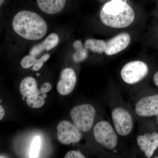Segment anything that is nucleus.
Masks as SVG:
<instances>
[{"label": "nucleus", "instance_id": "nucleus-9", "mask_svg": "<svg viewBox=\"0 0 158 158\" xmlns=\"http://www.w3.org/2000/svg\"><path fill=\"white\" fill-rule=\"evenodd\" d=\"M77 83V76L72 69L67 68L62 70L57 85V90L61 95H67L73 91Z\"/></svg>", "mask_w": 158, "mask_h": 158}, {"label": "nucleus", "instance_id": "nucleus-12", "mask_svg": "<svg viewBox=\"0 0 158 158\" xmlns=\"http://www.w3.org/2000/svg\"><path fill=\"white\" fill-rule=\"evenodd\" d=\"M59 42L58 35L55 33H52L46 37L44 41L33 47L30 51V54L36 57L45 50L49 51L54 48L56 46Z\"/></svg>", "mask_w": 158, "mask_h": 158}, {"label": "nucleus", "instance_id": "nucleus-24", "mask_svg": "<svg viewBox=\"0 0 158 158\" xmlns=\"http://www.w3.org/2000/svg\"><path fill=\"white\" fill-rule=\"evenodd\" d=\"M153 81L156 86L158 87V71L154 75Z\"/></svg>", "mask_w": 158, "mask_h": 158}, {"label": "nucleus", "instance_id": "nucleus-4", "mask_svg": "<svg viewBox=\"0 0 158 158\" xmlns=\"http://www.w3.org/2000/svg\"><path fill=\"white\" fill-rule=\"evenodd\" d=\"M94 135L97 142L106 149L112 150L118 144V137L111 124L106 121L97 123L93 130Z\"/></svg>", "mask_w": 158, "mask_h": 158}, {"label": "nucleus", "instance_id": "nucleus-18", "mask_svg": "<svg viewBox=\"0 0 158 158\" xmlns=\"http://www.w3.org/2000/svg\"><path fill=\"white\" fill-rule=\"evenodd\" d=\"M41 140L40 136H37L34 138L31 143L30 148L29 157L37 158L39 156L40 151L41 147Z\"/></svg>", "mask_w": 158, "mask_h": 158}, {"label": "nucleus", "instance_id": "nucleus-8", "mask_svg": "<svg viewBox=\"0 0 158 158\" xmlns=\"http://www.w3.org/2000/svg\"><path fill=\"white\" fill-rule=\"evenodd\" d=\"M135 110L137 115L141 117L157 116L158 113V94L140 99L136 104Z\"/></svg>", "mask_w": 158, "mask_h": 158}, {"label": "nucleus", "instance_id": "nucleus-6", "mask_svg": "<svg viewBox=\"0 0 158 158\" xmlns=\"http://www.w3.org/2000/svg\"><path fill=\"white\" fill-rule=\"evenodd\" d=\"M112 118L115 131L118 135L127 136L131 132L133 119L127 110L122 108H115L112 111Z\"/></svg>", "mask_w": 158, "mask_h": 158}, {"label": "nucleus", "instance_id": "nucleus-11", "mask_svg": "<svg viewBox=\"0 0 158 158\" xmlns=\"http://www.w3.org/2000/svg\"><path fill=\"white\" fill-rule=\"evenodd\" d=\"M131 37L127 33H122L116 35L106 42L105 54L113 56L124 50L131 42Z\"/></svg>", "mask_w": 158, "mask_h": 158}, {"label": "nucleus", "instance_id": "nucleus-19", "mask_svg": "<svg viewBox=\"0 0 158 158\" xmlns=\"http://www.w3.org/2000/svg\"><path fill=\"white\" fill-rule=\"evenodd\" d=\"M36 57L30 55L23 58L21 61V65L23 68L28 69L33 66L36 62Z\"/></svg>", "mask_w": 158, "mask_h": 158}, {"label": "nucleus", "instance_id": "nucleus-10", "mask_svg": "<svg viewBox=\"0 0 158 158\" xmlns=\"http://www.w3.org/2000/svg\"><path fill=\"white\" fill-rule=\"evenodd\" d=\"M137 143L147 158L152 156L158 147V133L145 134L137 137Z\"/></svg>", "mask_w": 158, "mask_h": 158}, {"label": "nucleus", "instance_id": "nucleus-2", "mask_svg": "<svg viewBox=\"0 0 158 158\" xmlns=\"http://www.w3.org/2000/svg\"><path fill=\"white\" fill-rule=\"evenodd\" d=\"M100 17L105 25L113 28H124L132 23L135 13L123 0H111L104 5Z\"/></svg>", "mask_w": 158, "mask_h": 158}, {"label": "nucleus", "instance_id": "nucleus-22", "mask_svg": "<svg viewBox=\"0 0 158 158\" xmlns=\"http://www.w3.org/2000/svg\"><path fill=\"white\" fill-rule=\"evenodd\" d=\"M51 89H52V85L48 82H46L42 85L41 88L40 89V94L42 95L46 94L48 92L51 90Z\"/></svg>", "mask_w": 158, "mask_h": 158}, {"label": "nucleus", "instance_id": "nucleus-13", "mask_svg": "<svg viewBox=\"0 0 158 158\" xmlns=\"http://www.w3.org/2000/svg\"><path fill=\"white\" fill-rule=\"evenodd\" d=\"M66 0H37L40 9L47 14H56L62 11Z\"/></svg>", "mask_w": 158, "mask_h": 158}, {"label": "nucleus", "instance_id": "nucleus-15", "mask_svg": "<svg viewBox=\"0 0 158 158\" xmlns=\"http://www.w3.org/2000/svg\"><path fill=\"white\" fill-rule=\"evenodd\" d=\"M106 42L101 40L90 39L85 42V47L87 50H90L94 53L102 54L105 52Z\"/></svg>", "mask_w": 158, "mask_h": 158}, {"label": "nucleus", "instance_id": "nucleus-5", "mask_svg": "<svg viewBox=\"0 0 158 158\" xmlns=\"http://www.w3.org/2000/svg\"><path fill=\"white\" fill-rule=\"evenodd\" d=\"M148 73V66L145 62L134 61L124 65L121 69V76L125 83L134 85L142 81Z\"/></svg>", "mask_w": 158, "mask_h": 158}, {"label": "nucleus", "instance_id": "nucleus-25", "mask_svg": "<svg viewBox=\"0 0 158 158\" xmlns=\"http://www.w3.org/2000/svg\"><path fill=\"white\" fill-rule=\"evenodd\" d=\"M5 0H0V5L1 6L2 5L4 2H5Z\"/></svg>", "mask_w": 158, "mask_h": 158}, {"label": "nucleus", "instance_id": "nucleus-7", "mask_svg": "<svg viewBox=\"0 0 158 158\" xmlns=\"http://www.w3.org/2000/svg\"><path fill=\"white\" fill-rule=\"evenodd\" d=\"M57 137L59 142L64 145L79 142L82 138L81 131L70 122L63 120L59 122L57 127Z\"/></svg>", "mask_w": 158, "mask_h": 158}, {"label": "nucleus", "instance_id": "nucleus-20", "mask_svg": "<svg viewBox=\"0 0 158 158\" xmlns=\"http://www.w3.org/2000/svg\"><path fill=\"white\" fill-rule=\"evenodd\" d=\"M50 57V55L48 54H45L43 55L41 58L37 59L36 62L33 65L32 69L35 71H37L40 70L43 65L44 63L48 61Z\"/></svg>", "mask_w": 158, "mask_h": 158}, {"label": "nucleus", "instance_id": "nucleus-27", "mask_svg": "<svg viewBox=\"0 0 158 158\" xmlns=\"http://www.w3.org/2000/svg\"><path fill=\"white\" fill-rule=\"evenodd\" d=\"M157 120H158V113L157 115Z\"/></svg>", "mask_w": 158, "mask_h": 158}, {"label": "nucleus", "instance_id": "nucleus-3", "mask_svg": "<svg viewBox=\"0 0 158 158\" xmlns=\"http://www.w3.org/2000/svg\"><path fill=\"white\" fill-rule=\"evenodd\" d=\"M96 111L94 107L89 104L75 106L71 110V118L74 124L83 132H88L93 125Z\"/></svg>", "mask_w": 158, "mask_h": 158}, {"label": "nucleus", "instance_id": "nucleus-1", "mask_svg": "<svg viewBox=\"0 0 158 158\" xmlns=\"http://www.w3.org/2000/svg\"><path fill=\"white\" fill-rule=\"evenodd\" d=\"M15 32L28 40H38L45 36L48 26L39 15L28 11H22L15 15L12 21Z\"/></svg>", "mask_w": 158, "mask_h": 158}, {"label": "nucleus", "instance_id": "nucleus-26", "mask_svg": "<svg viewBox=\"0 0 158 158\" xmlns=\"http://www.w3.org/2000/svg\"><path fill=\"white\" fill-rule=\"evenodd\" d=\"M40 75V73H37V76H39Z\"/></svg>", "mask_w": 158, "mask_h": 158}, {"label": "nucleus", "instance_id": "nucleus-16", "mask_svg": "<svg viewBox=\"0 0 158 158\" xmlns=\"http://www.w3.org/2000/svg\"><path fill=\"white\" fill-rule=\"evenodd\" d=\"M73 47L76 51L73 56V59L75 62H82L87 58L88 56L87 49L85 47L83 48L81 41L77 40L74 43Z\"/></svg>", "mask_w": 158, "mask_h": 158}, {"label": "nucleus", "instance_id": "nucleus-17", "mask_svg": "<svg viewBox=\"0 0 158 158\" xmlns=\"http://www.w3.org/2000/svg\"><path fill=\"white\" fill-rule=\"evenodd\" d=\"M27 105L34 109L42 107L45 103L44 98L42 95L32 94L27 97L26 100Z\"/></svg>", "mask_w": 158, "mask_h": 158}, {"label": "nucleus", "instance_id": "nucleus-14", "mask_svg": "<svg viewBox=\"0 0 158 158\" xmlns=\"http://www.w3.org/2000/svg\"><path fill=\"white\" fill-rule=\"evenodd\" d=\"M37 86V82L34 78L27 77L23 79L20 85V92L23 96L26 98L32 94L39 95L40 90L38 89Z\"/></svg>", "mask_w": 158, "mask_h": 158}, {"label": "nucleus", "instance_id": "nucleus-23", "mask_svg": "<svg viewBox=\"0 0 158 158\" xmlns=\"http://www.w3.org/2000/svg\"><path fill=\"white\" fill-rule=\"evenodd\" d=\"M5 112L4 108L2 105L0 106V120H2L5 116Z\"/></svg>", "mask_w": 158, "mask_h": 158}, {"label": "nucleus", "instance_id": "nucleus-21", "mask_svg": "<svg viewBox=\"0 0 158 158\" xmlns=\"http://www.w3.org/2000/svg\"><path fill=\"white\" fill-rule=\"evenodd\" d=\"M64 157L65 158H85V157L79 151H71L66 154Z\"/></svg>", "mask_w": 158, "mask_h": 158}]
</instances>
